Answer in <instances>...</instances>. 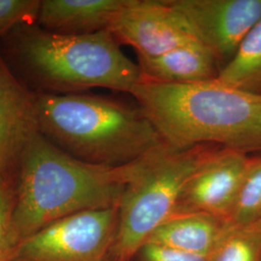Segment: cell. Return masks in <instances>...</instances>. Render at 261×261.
Here are the masks:
<instances>
[{
  "mask_svg": "<svg viewBox=\"0 0 261 261\" xmlns=\"http://www.w3.org/2000/svg\"><path fill=\"white\" fill-rule=\"evenodd\" d=\"M259 221H261V219H260V220H259Z\"/></svg>",
  "mask_w": 261,
  "mask_h": 261,
  "instance_id": "20",
  "label": "cell"
},
{
  "mask_svg": "<svg viewBox=\"0 0 261 261\" xmlns=\"http://www.w3.org/2000/svg\"><path fill=\"white\" fill-rule=\"evenodd\" d=\"M140 81L163 84H190L215 81L220 66L211 51L198 42L161 56L139 58Z\"/></svg>",
  "mask_w": 261,
  "mask_h": 261,
  "instance_id": "12",
  "label": "cell"
},
{
  "mask_svg": "<svg viewBox=\"0 0 261 261\" xmlns=\"http://www.w3.org/2000/svg\"><path fill=\"white\" fill-rule=\"evenodd\" d=\"M261 219V155L252 157L239 194L227 223L231 227H244Z\"/></svg>",
  "mask_w": 261,
  "mask_h": 261,
  "instance_id": "16",
  "label": "cell"
},
{
  "mask_svg": "<svg viewBox=\"0 0 261 261\" xmlns=\"http://www.w3.org/2000/svg\"><path fill=\"white\" fill-rule=\"evenodd\" d=\"M218 145L179 148L166 144L136 163L118 204L111 261H132L177 205L187 181Z\"/></svg>",
  "mask_w": 261,
  "mask_h": 261,
  "instance_id": "5",
  "label": "cell"
},
{
  "mask_svg": "<svg viewBox=\"0 0 261 261\" xmlns=\"http://www.w3.org/2000/svg\"><path fill=\"white\" fill-rule=\"evenodd\" d=\"M217 81L253 93H261V18L243 40L233 58Z\"/></svg>",
  "mask_w": 261,
  "mask_h": 261,
  "instance_id": "14",
  "label": "cell"
},
{
  "mask_svg": "<svg viewBox=\"0 0 261 261\" xmlns=\"http://www.w3.org/2000/svg\"><path fill=\"white\" fill-rule=\"evenodd\" d=\"M39 132L85 163L118 168L168 144L140 108L88 94L36 93Z\"/></svg>",
  "mask_w": 261,
  "mask_h": 261,
  "instance_id": "3",
  "label": "cell"
},
{
  "mask_svg": "<svg viewBox=\"0 0 261 261\" xmlns=\"http://www.w3.org/2000/svg\"><path fill=\"white\" fill-rule=\"evenodd\" d=\"M252 157L217 146L187 181L173 215L205 214L228 220Z\"/></svg>",
  "mask_w": 261,
  "mask_h": 261,
  "instance_id": "8",
  "label": "cell"
},
{
  "mask_svg": "<svg viewBox=\"0 0 261 261\" xmlns=\"http://www.w3.org/2000/svg\"><path fill=\"white\" fill-rule=\"evenodd\" d=\"M118 207L59 219L19 243L8 261H111Z\"/></svg>",
  "mask_w": 261,
  "mask_h": 261,
  "instance_id": "6",
  "label": "cell"
},
{
  "mask_svg": "<svg viewBox=\"0 0 261 261\" xmlns=\"http://www.w3.org/2000/svg\"><path fill=\"white\" fill-rule=\"evenodd\" d=\"M14 201V188L0 181V261H8L12 252L10 220Z\"/></svg>",
  "mask_w": 261,
  "mask_h": 261,
  "instance_id": "18",
  "label": "cell"
},
{
  "mask_svg": "<svg viewBox=\"0 0 261 261\" xmlns=\"http://www.w3.org/2000/svg\"><path fill=\"white\" fill-rule=\"evenodd\" d=\"M139 58L161 56L197 42L168 0H128L108 29Z\"/></svg>",
  "mask_w": 261,
  "mask_h": 261,
  "instance_id": "9",
  "label": "cell"
},
{
  "mask_svg": "<svg viewBox=\"0 0 261 261\" xmlns=\"http://www.w3.org/2000/svg\"><path fill=\"white\" fill-rule=\"evenodd\" d=\"M139 261H208V257L145 243L137 253Z\"/></svg>",
  "mask_w": 261,
  "mask_h": 261,
  "instance_id": "19",
  "label": "cell"
},
{
  "mask_svg": "<svg viewBox=\"0 0 261 261\" xmlns=\"http://www.w3.org/2000/svg\"><path fill=\"white\" fill-rule=\"evenodd\" d=\"M130 94L169 145L261 152V93L215 80L190 84L140 81Z\"/></svg>",
  "mask_w": 261,
  "mask_h": 261,
  "instance_id": "2",
  "label": "cell"
},
{
  "mask_svg": "<svg viewBox=\"0 0 261 261\" xmlns=\"http://www.w3.org/2000/svg\"><path fill=\"white\" fill-rule=\"evenodd\" d=\"M208 261H261V221L244 227L229 226Z\"/></svg>",
  "mask_w": 261,
  "mask_h": 261,
  "instance_id": "15",
  "label": "cell"
},
{
  "mask_svg": "<svg viewBox=\"0 0 261 261\" xmlns=\"http://www.w3.org/2000/svg\"><path fill=\"white\" fill-rule=\"evenodd\" d=\"M136 163L91 165L59 149L40 132L20 159L10 220L12 250L49 224L79 212L118 207Z\"/></svg>",
  "mask_w": 261,
  "mask_h": 261,
  "instance_id": "1",
  "label": "cell"
},
{
  "mask_svg": "<svg viewBox=\"0 0 261 261\" xmlns=\"http://www.w3.org/2000/svg\"><path fill=\"white\" fill-rule=\"evenodd\" d=\"M220 69L230 62L261 18V0H168ZM221 72V71H220Z\"/></svg>",
  "mask_w": 261,
  "mask_h": 261,
  "instance_id": "7",
  "label": "cell"
},
{
  "mask_svg": "<svg viewBox=\"0 0 261 261\" xmlns=\"http://www.w3.org/2000/svg\"><path fill=\"white\" fill-rule=\"evenodd\" d=\"M38 132L35 92L0 56V181L15 188L20 159Z\"/></svg>",
  "mask_w": 261,
  "mask_h": 261,
  "instance_id": "10",
  "label": "cell"
},
{
  "mask_svg": "<svg viewBox=\"0 0 261 261\" xmlns=\"http://www.w3.org/2000/svg\"><path fill=\"white\" fill-rule=\"evenodd\" d=\"M40 0H0V36L21 25L37 24Z\"/></svg>",
  "mask_w": 261,
  "mask_h": 261,
  "instance_id": "17",
  "label": "cell"
},
{
  "mask_svg": "<svg viewBox=\"0 0 261 261\" xmlns=\"http://www.w3.org/2000/svg\"><path fill=\"white\" fill-rule=\"evenodd\" d=\"M228 227L226 220L215 216L173 215L159 225L146 243L209 257Z\"/></svg>",
  "mask_w": 261,
  "mask_h": 261,
  "instance_id": "13",
  "label": "cell"
},
{
  "mask_svg": "<svg viewBox=\"0 0 261 261\" xmlns=\"http://www.w3.org/2000/svg\"><path fill=\"white\" fill-rule=\"evenodd\" d=\"M128 0H43L37 25L63 35L108 30Z\"/></svg>",
  "mask_w": 261,
  "mask_h": 261,
  "instance_id": "11",
  "label": "cell"
},
{
  "mask_svg": "<svg viewBox=\"0 0 261 261\" xmlns=\"http://www.w3.org/2000/svg\"><path fill=\"white\" fill-rule=\"evenodd\" d=\"M6 54L33 86L44 94H75L101 87L130 93L140 70L123 54L108 30L63 35L33 25L11 31Z\"/></svg>",
  "mask_w": 261,
  "mask_h": 261,
  "instance_id": "4",
  "label": "cell"
}]
</instances>
